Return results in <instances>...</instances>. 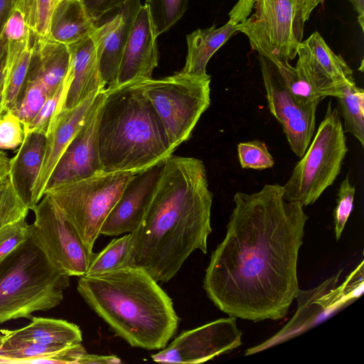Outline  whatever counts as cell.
Instances as JSON below:
<instances>
[{
    "instance_id": "3957f363",
    "label": "cell",
    "mask_w": 364,
    "mask_h": 364,
    "mask_svg": "<svg viewBox=\"0 0 364 364\" xmlns=\"http://www.w3.org/2000/svg\"><path fill=\"white\" fill-rule=\"evenodd\" d=\"M77 290L85 303L132 347L164 348L179 318L172 299L141 268L128 266L79 277Z\"/></svg>"
},
{
    "instance_id": "603a6c76",
    "label": "cell",
    "mask_w": 364,
    "mask_h": 364,
    "mask_svg": "<svg viewBox=\"0 0 364 364\" xmlns=\"http://www.w3.org/2000/svg\"><path fill=\"white\" fill-rule=\"evenodd\" d=\"M46 136L41 132H28L16 155L10 159L9 176L22 198L28 204L34 184L43 161Z\"/></svg>"
},
{
    "instance_id": "7c38bea8",
    "label": "cell",
    "mask_w": 364,
    "mask_h": 364,
    "mask_svg": "<svg viewBox=\"0 0 364 364\" xmlns=\"http://www.w3.org/2000/svg\"><path fill=\"white\" fill-rule=\"evenodd\" d=\"M242 334L235 317L220 318L183 331L168 346L151 355V358L160 363H204L240 346Z\"/></svg>"
},
{
    "instance_id": "ac0fdd59",
    "label": "cell",
    "mask_w": 364,
    "mask_h": 364,
    "mask_svg": "<svg viewBox=\"0 0 364 364\" xmlns=\"http://www.w3.org/2000/svg\"><path fill=\"white\" fill-rule=\"evenodd\" d=\"M156 38L148 8L141 5L124 49L116 86L152 78L159 62Z\"/></svg>"
},
{
    "instance_id": "e575fe53",
    "label": "cell",
    "mask_w": 364,
    "mask_h": 364,
    "mask_svg": "<svg viewBox=\"0 0 364 364\" xmlns=\"http://www.w3.org/2000/svg\"><path fill=\"white\" fill-rule=\"evenodd\" d=\"M355 188L350 182L348 176L341 183L338 190L336 206L333 212L334 230L338 240L349 216L353 209Z\"/></svg>"
},
{
    "instance_id": "7402d4cb",
    "label": "cell",
    "mask_w": 364,
    "mask_h": 364,
    "mask_svg": "<svg viewBox=\"0 0 364 364\" xmlns=\"http://www.w3.org/2000/svg\"><path fill=\"white\" fill-rule=\"evenodd\" d=\"M86 352L82 343L60 346L4 341L0 363L79 364Z\"/></svg>"
},
{
    "instance_id": "cb8c5ba5",
    "label": "cell",
    "mask_w": 364,
    "mask_h": 364,
    "mask_svg": "<svg viewBox=\"0 0 364 364\" xmlns=\"http://www.w3.org/2000/svg\"><path fill=\"white\" fill-rule=\"evenodd\" d=\"M240 32L238 24L230 21L217 28L215 24L199 28L187 36L188 53L181 72L193 77L208 78L207 64L213 55L232 36Z\"/></svg>"
},
{
    "instance_id": "f1b7e54d",
    "label": "cell",
    "mask_w": 364,
    "mask_h": 364,
    "mask_svg": "<svg viewBox=\"0 0 364 364\" xmlns=\"http://www.w3.org/2000/svg\"><path fill=\"white\" fill-rule=\"evenodd\" d=\"M131 252V233L113 239L100 252L95 254L85 274H97L130 266Z\"/></svg>"
},
{
    "instance_id": "d6986e66",
    "label": "cell",
    "mask_w": 364,
    "mask_h": 364,
    "mask_svg": "<svg viewBox=\"0 0 364 364\" xmlns=\"http://www.w3.org/2000/svg\"><path fill=\"white\" fill-rule=\"evenodd\" d=\"M98 93L72 109L62 110L53 119L46 134L43 161L32 191L30 210L43 196L55 166L82 124Z\"/></svg>"
},
{
    "instance_id": "c3c4849f",
    "label": "cell",
    "mask_w": 364,
    "mask_h": 364,
    "mask_svg": "<svg viewBox=\"0 0 364 364\" xmlns=\"http://www.w3.org/2000/svg\"><path fill=\"white\" fill-rule=\"evenodd\" d=\"M4 68L0 71V115L1 112V106L4 94Z\"/></svg>"
},
{
    "instance_id": "4fadbf2b",
    "label": "cell",
    "mask_w": 364,
    "mask_h": 364,
    "mask_svg": "<svg viewBox=\"0 0 364 364\" xmlns=\"http://www.w3.org/2000/svg\"><path fill=\"white\" fill-rule=\"evenodd\" d=\"M297 55L296 68L323 98L337 97L345 87L355 84L352 69L318 31L299 43Z\"/></svg>"
},
{
    "instance_id": "e0dca14e",
    "label": "cell",
    "mask_w": 364,
    "mask_h": 364,
    "mask_svg": "<svg viewBox=\"0 0 364 364\" xmlns=\"http://www.w3.org/2000/svg\"><path fill=\"white\" fill-rule=\"evenodd\" d=\"M140 0H130L91 34L95 46L100 75L105 87L117 85L124 49L139 9Z\"/></svg>"
},
{
    "instance_id": "5bb4252c",
    "label": "cell",
    "mask_w": 364,
    "mask_h": 364,
    "mask_svg": "<svg viewBox=\"0 0 364 364\" xmlns=\"http://www.w3.org/2000/svg\"><path fill=\"white\" fill-rule=\"evenodd\" d=\"M342 271L312 289H299L295 298L298 301L297 310L291 319L270 338L247 349L245 355H252L297 336L347 305L349 301L341 286L337 285Z\"/></svg>"
},
{
    "instance_id": "7dc6e473",
    "label": "cell",
    "mask_w": 364,
    "mask_h": 364,
    "mask_svg": "<svg viewBox=\"0 0 364 364\" xmlns=\"http://www.w3.org/2000/svg\"><path fill=\"white\" fill-rule=\"evenodd\" d=\"M6 43L3 37L0 35V71L4 68L6 62Z\"/></svg>"
},
{
    "instance_id": "8fae6325",
    "label": "cell",
    "mask_w": 364,
    "mask_h": 364,
    "mask_svg": "<svg viewBox=\"0 0 364 364\" xmlns=\"http://www.w3.org/2000/svg\"><path fill=\"white\" fill-rule=\"evenodd\" d=\"M31 210L35 217L30 224L31 237L50 262L69 277L85 275L95 253L84 244L52 197L44 193Z\"/></svg>"
},
{
    "instance_id": "277c9868",
    "label": "cell",
    "mask_w": 364,
    "mask_h": 364,
    "mask_svg": "<svg viewBox=\"0 0 364 364\" xmlns=\"http://www.w3.org/2000/svg\"><path fill=\"white\" fill-rule=\"evenodd\" d=\"M97 144L103 172L136 173L164 163L174 151L139 81L105 89Z\"/></svg>"
},
{
    "instance_id": "9c48e42d",
    "label": "cell",
    "mask_w": 364,
    "mask_h": 364,
    "mask_svg": "<svg viewBox=\"0 0 364 364\" xmlns=\"http://www.w3.org/2000/svg\"><path fill=\"white\" fill-rule=\"evenodd\" d=\"M175 149L190 137L210 104V77L199 78L180 71L161 79L139 81Z\"/></svg>"
},
{
    "instance_id": "681fc988",
    "label": "cell",
    "mask_w": 364,
    "mask_h": 364,
    "mask_svg": "<svg viewBox=\"0 0 364 364\" xmlns=\"http://www.w3.org/2000/svg\"><path fill=\"white\" fill-rule=\"evenodd\" d=\"M3 342H4L3 336H2L1 333H0V349L3 345Z\"/></svg>"
},
{
    "instance_id": "836d02e7",
    "label": "cell",
    "mask_w": 364,
    "mask_h": 364,
    "mask_svg": "<svg viewBox=\"0 0 364 364\" xmlns=\"http://www.w3.org/2000/svg\"><path fill=\"white\" fill-rule=\"evenodd\" d=\"M237 155L242 168L263 170L272 168L274 160L265 143L255 139L237 144Z\"/></svg>"
},
{
    "instance_id": "7a4b0ae2",
    "label": "cell",
    "mask_w": 364,
    "mask_h": 364,
    "mask_svg": "<svg viewBox=\"0 0 364 364\" xmlns=\"http://www.w3.org/2000/svg\"><path fill=\"white\" fill-rule=\"evenodd\" d=\"M212 203L203 162L171 155L141 223L131 232L130 266L167 282L193 252L206 254Z\"/></svg>"
},
{
    "instance_id": "ee69618b",
    "label": "cell",
    "mask_w": 364,
    "mask_h": 364,
    "mask_svg": "<svg viewBox=\"0 0 364 364\" xmlns=\"http://www.w3.org/2000/svg\"><path fill=\"white\" fill-rule=\"evenodd\" d=\"M14 6V0H0V35Z\"/></svg>"
},
{
    "instance_id": "d4e9b609",
    "label": "cell",
    "mask_w": 364,
    "mask_h": 364,
    "mask_svg": "<svg viewBox=\"0 0 364 364\" xmlns=\"http://www.w3.org/2000/svg\"><path fill=\"white\" fill-rule=\"evenodd\" d=\"M4 341L32 342L44 345L68 346L82 343V331L78 326L66 320L33 316L26 326L15 329H1Z\"/></svg>"
},
{
    "instance_id": "f6af8a7d",
    "label": "cell",
    "mask_w": 364,
    "mask_h": 364,
    "mask_svg": "<svg viewBox=\"0 0 364 364\" xmlns=\"http://www.w3.org/2000/svg\"><path fill=\"white\" fill-rule=\"evenodd\" d=\"M9 169L10 159L5 152L0 151V179L9 174Z\"/></svg>"
},
{
    "instance_id": "ffe728a7",
    "label": "cell",
    "mask_w": 364,
    "mask_h": 364,
    "mask_svg": "<svg viewBox=\"0 0 364 364\" xmlns=\"http://www.w3.org/2000/svg\"><path fill=\"white\" fill-rule=\"evenodd\" d=\"M70 82L63 110L72 109L90 96L106 89L100 72L96 49L90 36L68 45Z\"/></svg>"
},
{
    "instance_id": "30bf717a",
    "label": "cell",
    "mask_w": 364,
    "mask_h": 364,
    "mask_svg": "<svg viewBox=\"0 0 364 364\" xmlns=\"http://www.w3.org/2000/svg\"><path fill=\"white\" fill-rule=\"evenodd\" d=\"M258 54L260 70L271 114L282 124L291 151L301 157L316 127L317 103H306L290 91L279 68L277 57L262 43L250 41Z\"/></svg>"
},
{
    "instance_id": "52a82bcc",
    "label": "cell",
    "mask_w": 364,
    "mask_h": 364,
    "mask_svg": "<svg viewBox=\"0 0 364 364\" xmlns=\"http://www.w3.org/2000/svg\"><path fill=\"white\" fill-rule=\"evenodd\" d=\"M348 150L338 109L329 101L311 144L283 186L284 199L303 206L314 204L333 185Z\"/></svg>"
},
{
    "instance_id": "ab89813d",
    "label": "cell",
    "mask_w": 364,
    "mask_h": 364,
    "mask_svg": "<svg viewBox=\"0 0 364 364\" xmlns=\"http://www.w3.org/2000/svg\"><path fill=\"white\" fill-rule=\"evenodd\" d=\"M130 0H80L88 16L95 22L115 8Z\"/></svg>"
},
{
    "instance_id": "4dcf8cb0",
    "label": "cell",
    "mask_w": 364,
    "mask_h": 364,
    "mask_svg": "<svg viewBox=\"0 0 364 364\" xmlns=\"http://www.w3.org/2000/svg\"><path fill=\"white\" fill-rule=\"evenodd\" d=\"M68 73L61 85L50 96L33 119L23 126L24 134L28 132H41L46 135L55 117L63 110L65 97L70 86Z\"/></svg>"
},
{
    "instance_id": "d6a6232c",
    "label": "cell",
    "mask_w": 364,
    "mask_h": 364,
    "mask_svg": "<svg viewBox=\"0 0 364 364\" xmlns=\"http://www.w3.org/2000/svg\"><path fill=\"white\" fill-rule=\"evenodd\" d=\"M49 97L47 90L40 82L28 80L18 102L11 111L25 126L37 114Z\"/></svg>"
},
{
    "instance_id": "d590c367",
    "label": "cell",
    "mask_w": 364,
    "mask_h": 364,
    "mask_svg": "<svg viewBox=\"0 0 364 364\" xmlns=\"http://www.w3.org/2000/svg\"><path fill=\"white\" fill-rule=\"evenodd\" d=\"M31 237L26 218L0 229V263Z\"/></svg>"
},
{
    "instance_id": "83f0119b",
    "label": "cell",
    "mask_w": 364,
    "mask_h": 364,
    "mask_svg": "<svg viewBox=\"0 0 364 364\" xmlns=\"http://www.w3.org/2000/svg\"><path fill=\"white\" fill-rule=\"evenodd\" d=\"M344 132L350 133L364 146V91L356 84L343 88L337 97Z\"/></svg>"
},
{
    "instance_id": "bcb514c9",
    "label": "cell",
    "mask_w": 364,
    "mask_h": 364,
    "mask_svg": "<svg viewBox=\"0 0 364 364\" xmlns=\"http://www.w3.org/2000/svg\"><path fill=\"white\" fill-rule=\"evenodd\" d=\"M354 7L356 12L358 14V23L363 31V21H364V0H348Z\"/></svg>"
},
{
    "instance_id": "9a60e30c",
    "label": "cell",
    "mask_w": 364,
    "mask_h": 364,
    "mask_svg": "<svg viewBox=\"0 0 364 364\" xmlns=\"http://www.w3.org/2000/svg\"><path fill=\"white\" fill-rule=\"evenodd\" d=\"M105 93V89L96 96L90 112L55 166L46 191L102 172L97 125Z\"/></svg>"
},
{
    "instance_id": "8992f818",
    "label": "cell",
    "mask_w": 364,
    "mask_h": 364,
    "mask_svg": "<svg viewBox=\"0 0 364 364\" xmlns=\"http://www.w3.org/2000/svg\"><path fill=\"white\" fill-rule=\"evenodd\" d=\"M312 0H238L228 14L240 32L264 45L279 60L297 55Z\"/></svg>"
},
{
    "instance_id": "b9f144b4",
    "label": "cell",
    "mask_w": 364,
    "mask_h": 364,
    "mask_svg": "<svg viewBox=\"0 0 364 364\" xmlns=\"http://www.w3.org/2000/svg\"><path fill=\"white\" fill-rule=\"evenodd\" d=\"M15 8L23 14L26 23L33 33L37 23V0H14Z\"/></svg>"
},
{
    "instance_id": "f907efd6",
    "label": "cell",
    "mask_w": 364,
    "mask_h": 364,
    "mask_svg": "<svg viewBox=\"0 0 364 364\" xmlns=\"http://www.w3.org/2000/svg\"><path fill=\"white\" fill-rule=\"evenodd\" d=\"M56 1H57V0H56ZM55 3H56V2H55Z\"/></svg>"
},
{
    "instance_id": "60d3db41",
    "label": "cell",
    "mask_w": 364,
    "mask_h": 364,
    "mask_svg": "<svg viewBox=\"0 0 364 364\" xmlns=\"http://www.w3.org/2000/svg\"><path fill=\"white\" fill-rule=\"evenodd\" d=\"M56 0H37V23L35 34L48 36L49 25Z\"/></svg>"
},
{
    "instance_id": "44dd1931",
    "label": "cell",
    "mask_w": 364,
    "mask_h": 364,
    "mask_svg": "<svg viewBox=\"0 0 364 364\" xmlns=\"http://www.w3.org/2000/svg\"><path fill=\"white\" fill-rule=\"evenodd\" d=\"M70 60L68 45L58 42L49 36L35 34L33 55L26 80L38 81L51 96L65 78Z\"/></svg>"
},
{
    "instance_id": "4316f807",
    "label": "cell",
    "mask_w": 364,
    "mask_h": 364,
    "mask_svg": "<svg viewBox=\"0 0 364 364\" xmlns=\"http://www.w3.org/2000/svg\"><path fill=\"white\" fill-rule=\"evenodd\" d=\"M96 28L80 0H57L50 17L48 36L69 45L90 36Z\"/></svg>"
},
{
    "instance_id": "ba28073f",
    "label": "cell",
    "mask_w": 364,
    "mask_h": 364,
    "mask_svg": "<svg viewBox=\"0 0 364 364\" xmlns=\"http://www.w3.org/2000/svg\"><path fill=\"white\" fill-rule=\"evenodd\" d=\"M134 173L100 172L48 188L66 220L91 250L103 223Z\"/></svg>"
},
{
    "instance_id": "7bdbcfd3",
    "label": "cell",
    "mask_w": 364,
    "mask_h": 364,
    "mask_svg": "<svg viewBox=\"0 0 364 364\" xmlns=\"http://www.w3.org/2000/svg\"><path fill=\"white\" fill-rule=\"evenodd\" d=\"M122 361L114 355H97L85 353L80 360L79 364H118Z\"/></svg>"
},
{
    "instance_id": "f546056e",
    "label": "cell",
    "mask_w": 364,
    "mask_h": 364,
    "mask_svg": "<svg viewBox=\"0 0 364 364\" xmlns=\"http://www.w3.org/2000/svg\"><path fill=\"white\" fill-rule=\"evenodd\" d=\"M28 204L16 189L8 174L0 179V229L26 218Z\"/></svg>"
},
{
    "instance_id": "5b68a950",
    "label": "cell",
    "mask_w": 364,
    "mask_h": 364,
    "mask_svg": "<svg viewBox=\"0 0 364 364\" xmlns=\"http://www.w3.org/2000/svg\"><path fill=\"white\" fill-rule=\"evenodd\" d=\"M31 237L0 263V324L58 306L70 286Z\"/></svg>"
},
{
    "instance_id": "1f68e13d",
    "label": "cell",
    "mask_w": 364,
    "mask_h": 364,
    "mask_svg": "<svg viewBox=\"0 0 364 364\" xmlns=\"http://www.w3.org/2000/svg\"><path fill=\"white\" fill-rule=\"evenodd\" d=\"M188 0H146L156 37L168 31L185 14Z\"/></svg>"
},
{
    "instance_id": "8d00e7d4",
    "label": "cell",
    "mask_w": 364,
    "mask_h": 364,
    "mask_svg": "<svg viewBox=\"0 0 364 364\" xmlns=\"http://www.w3.org/2000/svg\"><path fill=\"white\" fill-rule=\"evenodd\" d=\"M23 139V126L17 116L11 110L3 112L0 115V149H15Z\"/></svg>"
},
{
    "instance_id": "484cf974",
    "label": "cell",
    "mask_w": 364,
    "mask_h": 364,
    "mask_svg": "<svg viewBox=\"0 0 364 364\" xmlns=\"http://www.w3.org/2000/svg\"><path fill=\"white\" fill-rule=\"evenodd\" d=\"M33 32L24 40L6 42L4 85L1 112L12 110L18 102L26 81L33 55Z\"/></svg>"
},
{
    "instance_id": "f35d334b",
    "label": "cell",
    "mask_w": 364,
    "mask_h": 364,
    "mask_svg": "<svg viewBox=\"0 0 364 364\" xmlns=\"http://www.w3.org/2000/svg\"><path fill=\"white\" fill-rule=\"evenodd\" d=\"M363 261L350 273L342 284L343 294L349 302L359 298L364 290Z\"/></svg>"
},
{
    "instance_id": "6da1fadb",
    "label": "cell",
    "mask_w": 364,
    "mask_h": 364,
    "mask_svg": "<svg viewBox=\"0 0 364 364\" xmlns=\"http://www.w3.org/2000/svg\"><path fill=\"white\" fill-rule=\"evenodd\" d=\"M284 187L237 191L226 235L212 252L203 289L229 316L258 322L285 317L299 291L297 261L308 220Z\"/></svg>"
},
{
    "instance_id": "74e56055",
    "label": "cell",
    "mask_w": 364,
    "mask_h": 364,
    "mask_svg": "<svg viewBox=\"0 0 364 364\" xmlns=\"http://www.w3.org/2000/svg\"><path fill=\"white\" fill-rule=\"evenodd\" d=\"M31 33L23 13L14 7L3 27L1 36L6 42H17L24 40Z\"/></svg>"
},
{
    "instance_id": "2e32d148",
    "label": "cell",
    "mask_w": 364,
    "mask_h": 364,
    "mask_svg": "<svg viewBox=\"0 0 364 364\" xmlns=\"http://www.w3.org/2000/svg\"><path fill=\"white\" fill-rule=\"evenodd\" d=\"M164 163L134 173L102 224L100 235L131 233L141 223L151 200Z\"/></svg>"
}]
</instances>
